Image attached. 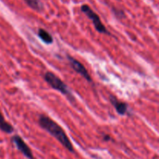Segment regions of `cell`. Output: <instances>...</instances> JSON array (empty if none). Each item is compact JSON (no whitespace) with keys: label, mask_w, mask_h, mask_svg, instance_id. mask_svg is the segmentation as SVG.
<instances>
[{"label":"cell","mask_w":159,"mask_h":159,"mask_svg":"<svg viewBox=\"0 0 159 159\" xmlns=\"http://www.w3.org/2000/svg\"><path fill=\"white\" fill-rule=\"evenodd\" d=\"M0 130L6 134H12L14 130L13 127L5 120L1 112H0Z\"/></svg>","instance_id":"cell-7"},{"label":"cell","mask_w":159,"mask_h":159,"mask_svg":"<svg viewBox=\"0 0 159 159\" xmlns=\"http://www.w3.org/2000/svg\"><path fill=\"white\" fill-rule=\"evenodd\" d=\"M44 80L55 90H57L62 93L63 95H65L68 97V99H71V101L75 100V98L73 95L71 94L70 90L68 89V86L66 84L61 81V79H59L56 75L51 71H47L44 75Z\"/></svg>","instance_id":"cell-2"},{"label":"cell","mask_w":159,"mask_h":159,"mask_svg":"<svg viewBox=\"0 0 159 159\" xmlns=\"http://www.w3.org/2000/svg\"><path fill=\"white\" fill-rule=\"evenodd\" d=\"M68 61H69L71 67L78 73V74L81 75L83 78H85V79H86L88 82H92V79L89 73L88 72L86 68H85V66H84L81 62H79V61H77L76 59H75L74 57H72L71 56L69 55H68Z\"/></svg>","instance_id":"cell-5"},{"label":"cell","mask_w":159,"mask_h":159,"mask_svg":"<svg viewBox=\"0 0 159 159\" xmlns=\"http://www.w3.org/2000/svg\"><path fill=\"white\" fill-rule=\"evenodd\" d=\"M38 37L44 42L45 43L48 44H51L53 43V37L48 31H46L43 29H39L38 30Z\"/></svg>","instance_id":"cell-8"},{"label":"cell","mask_w":159,"mask_h":159,"mask_svg":"<svg viewBox=\"0 0 159 159\" xmlns=\"http://www.w3.org/2000/svg\"><path fill=\"white\" fill-rule=\"evenodd\" d=\"M81 10H82V12L83 13H85L89 17V20H91L93 21V25H94L95 28H96V30L98 32L100 33V34H108V35H110V33L107 30L106 26L101 22V20L99 16L88 5H82L81 6Z\"/></svg>","instance_id":"cell-3"},{"label":"cell","mask_w":159,"mask_h":159,"mask_svg":"<svg viewBox=\"0 0 159 159\" xmlns=\"http://www.w3.org/2000/svg\"><path fill=\"white\" fill-rule=\"evenodd\" d=\"M12 141L15 144L16 148L26 158H27L28 159H34L32 151L30 148L29 146L25 143V141H23L21 137H20L19 135H14L13 137H12Z\"/></svg>","instance_id":"cell-4"},{"label":"cell","mask_w":159,"mask_h":159,"mask_svg":"<svg viewBox=\"0 0 159 159\" xmlns=\"http://www.w3.org/2000/svg\"><path fill=\"white\" fill-rule=\"evenodd\" d=\"M31 9L38 12L43 10V5L40 0H23Z\"/></svg>","instance_id":"cell-9"},{"label":"cell","mask_w":159,"mask_h":159,"mask_svg":"<svg viewBox=\"0 0 159 159\" xmlns=\"http://www.w3.org/2000/svg\"><path fill=\"white\" fill-rule=\"evenodd\" d=\"M38 123L43 130H46L54 138H56L67 150L71 152H74L72 144L65 134V130L55 121L51 119L49 116H45V115H40L39 116Z\"/></svg>","instance_id":"cell-1"},{"label":"cell","mask_w":159,"mask_h":159,"mask_svg":"<svg viewBox=\"0 0 159 159\" xmlns=\"http://www.w3.org/2000/svg\"><path fill=\"white\" fill-rule=\"evenodd\" d=\"M110 100L111 102L112 105L113 106V107L116 109V111L120 115H125L127 113L128 106H127V103L118 100L117 98L113 96H110Z\"/></svg>","instance_id":"cell-6"},{"label":"cell","mask_w":159,"mask_h":159,"mask_svg":"<svg viewBox=\"0 0 159 159\" xmlns=\"http://www.w3.org/2000/svg\"><path fill=\"white\" fill-rule=\"evenodd\" d=\"M103 139H104V141H110V135H104Z\"/></svg>","instance_id":"cell-10"}]
</instances>
